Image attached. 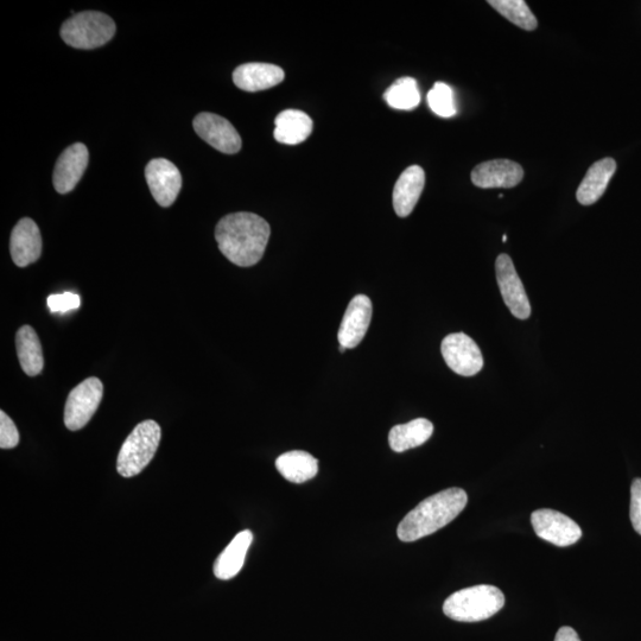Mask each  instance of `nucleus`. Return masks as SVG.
Segmentation results:
<instances>
[{"label": "nucleus", "mask_w": 641, "mask_h": 641, "mask_svg": "<svg viewBox=\"0 0 641 641\" xmlns=\"http://www.w3.org/2000/svg\"><path fill=\"white\" fill-rule=\"evenodd\" d=\"M270 234L268 221L246 212L226 215L215 228L222 255L241 268H250L263 258Z\"/></svg>", "instance_id": "nucleus-1"}, {"label": "nucleus", "mask_w": 641, "mask_h": 641, "mask_svg": "<svg viewBox=\"0 0 641 641\" xmlns=\"http://www.w3.org/2000/svg\"><path fill=\"white\" fill-rule=\"evenodd\" d=\"M467 501V493L461 488H449L431 495L406 514L398 526L399 539L402 542H416L418 539L433 535L452 523L465 510Z\"/></svg>", "instance_id": "nucleus-2"}, {"label": "nucleus", "mask_w": 641, "mask_h": 641, "mask_svg": "<svg viewBox=\"0 0 641 641\" xmlns=\"http://www.w3.org/2000/svg\"><path fill=\"white\" fill-rule=\"evenodd\" d=\"M505 605V596L497 587L481 585L459 590L444 602L443 612L460 623H478L497 614Z\"/></svg>", "instance_id": "nucleus-3"}, {"label": "nucleus", "mask_w": 641, "mask_h": 641, "mask_svg": "<svg viewBox=\"0 0 641 641\" xmlns=\"http://www.w3.org/2000/svg\"><path fill=\"white\" fill-rule=\"evenodd\" d=\"M161 427L155 421L139 423L120 449L117 471L124 478L141 474L157 452L161 442Z\"/></svg>", "instance_id": "nucleus-4"}, {"label": "nucleus", "mask_w": 641, "mask_h": 641, "mask_svg": "<svg viewBox=\"0 0 641 641\" xmlns=\"http://www.w3.org/2000/svg\"><path fill=\"white\" fill-rule=\"evenodd\" d=\"M116 34V23L103 12L86 11L63 23L61 37L76 49H95L105 46Z\"/></svg>", "instance_id": "nucleus-5"}, {"label": "nucleus", "mask_w": 641, "mask_h": 641, "mask_svg": "<svg viewBox=\"0 0 641 641\" xmlns=\"http://www.w3.org/2000/svg\"><path fill=\"white\" fill-rule=\"evenodd\" d=\"M104 386L98 378H88L69 393L65 408V424L69 430L85 428L103 399Z\"/></svg>", "instance_id": "nucleus-6"}, {"label": "nucleus", "mask_w": 641, "mask_h": 641, "mask_svg": "<svg viewBox=\"0 0 641 641\" xmlns=\"http://www.w3.org/2000/svg\"><path fill=\"white\" fill-rule=\"evenodd\" d=\"M441 352L450 370L462 377H473L484 367V357L477 342L465 333L446 336L442 341Z\"/></svg>", "instance_id": "nucleus-7"}, {"label": "nucleus", "mask_w": 641, "mask_h": 641, "mask_svg": "<svg viewBox=\"0 0 641 641\" xmlns=\"http://www.w3.org/2000/svg\"><path fill=\"white\" fill-rule=\"evenodd\" d=\"M531 523L539 538L556 547H570L582 537V530L573 519L554 510L543 509L533 512Z\"/></svg>", "instance_id": "nucleus-8"}, {"label": "nucleus", "mask_w": 641, "mask_h": 641, "mask_svg": "<svg viewBox=\"0 0 641 641\" xmlns=\"http://www.w3.org/2000/svg\"><path fill=\"white\" fill-rule=\"evenodd\" d=\"M495 272L503 300L513 316L519 320H528L531 315V304L510 256L500 255L495 262Z\"/></svg>", "instance_id": "nucleus-9"}, {"label": "nucleus", "mask_w": 641, "mask_h": 641, "mask_svg": "<svg viewBox=\"0 0 641 641\" xmlns=\"http://www.w3.org/2000/svg\"><path fill=\"white\" fill-rule=\"evenodd\" d=\"M194 130L211 147L233 155L241 149V138L234 126L218 114L203 112L194 119Z\"/></svg>", "instance_id": "nucleus-10"}, {"label": "nucleus", "mask_w": 641, "mask_h": 641, "mask_svg": "<svg viewBox=\"0 0 641 641\" xmlns=\"http://www.w3.org/2000/svg\"><path fill=\"white\" fill-rule=\"evenodd\" d=\"M150 192L158 205L170 207L182 188V176L174 163L164 158L152 160L145 168Z\"/></svg>", "instance_id": "nucleus-11"}, {"label": "nucleus", "mask_w": 641, "mask_h": 641, "mask_svg": "<svg viewBox=\"0 0 641 641\" xmlns=\"http://www.w3.org/2000/svg\"><path fill=\"white\" fill-rule=\"evenodd\" d=\"M373 307L370 298L358 295L348 304L339 328L338 339L341 347L352 349L365 338L372 320Z\"/></svg>", "instance_id": "nucleus-12"}, {"label": "nucleus", "mask_w": 641, "mask_h": 641, "mask_svg": "<svg viewBox=\"0 0 641 641\" xmlns=\"http://www.w3.org/2000/svg\"><path fill=\"white\" fill-rule=\"evenodd\" d=\"M90 161L86 145L76 143L62 152L54 170L53 182L57 193L72 192L82 179Z\"/></svg>", "instance_id": "nucleus-13"}, {"label": "nucleus", "mask_w": 641, "mask_h": 641, "mask_svg": "<svg viewBox=\"0 0 641 641\" xmlns=\"http://www.w3.org/2000/svg\"><path fill=\"white\" fill-rule=\"evenodd\" d=\"M524 179L522 165L510 160H493L477 165L472 171L474 186L482 189L514 188Z\"/></svg>", "instance_id": "nucleus-14"}, {"label": "nucleus", "mask_w": 641, "mask_h": 641, "mask_svg": "<svg viewBox=\"0 0 641 641\" xmlns=\"http://www.w3.org/2000/svg\"><path fill=\"white\" fill-rule=\"evenodd\" d=\"M10 252L19 268H25L40 259L42 237L34 220L24 218L18 222L11 234Z\"/></svg>", "instance_id": "nucleus-15"}, {"label": "nucleus", "mask_w": 641, "mask_h": 641, "mask_svg": "<svg viewBox=\"0 0 641 641\" xmlns=\"http://www.w3.org/2000/svg\"><path fill=\"white\" fill-rule=\"evenodd\" d=\"M285 78L281 67L270 63H246L233 73L234 84L245 92H259L282 84Z\"/></svg>", "instance_id": "nucleus-16"}, {"label": "nucleus", "mask_w": 641, "mask_h": 641, "mask_svg": "<svg viewBox=\"0 0 641 641\" xmlns=\"http://www.w3.org/2000/svg\"><path fill=\"white\" fill-rule=\"evenodd\" d=\"M425 186V173L420 165L403 171L393 189V208L398 217L406 218L414 211Z\"/></svg>", "instance_id": "nucleus-17"}, {"label": "nucleus", "mask_w": 641, "mask_h": 641, "mask_svg": "<svg viewBox=\"0 0 641 641\" xmlns=\"http://www.w3.org/2000/svg\"><path fill=\"white\" fill-rule=\"evenodd\" d=\"M615 171H617V162L613 158L607 157L594 163L577 189V201L582 206H590L598 202L605 194Z\"/></svg>", "instance_id": "nucleus-18"}, {"label": "nucleus", "mask_w": 641, "mask_h": 641, "mask_svg": "<svg viewBox=\"0 0 641 641\" xmlns=\"http://www.w3.org/2000/svg\"><path fill=\"white\" fill-rule=\"evenodd\" d=\"M252 542L253 535L250 530L239 532L215 562L214 575L219 580H231L236 577L244 567L246 554Z\"/></svg>", "instance_id": "nucleus-19"}, {"label": "nucleus", "mask_w": 641, "mask_h": 641, "mask_svg": "<svg viewBox=\"0 0 641 641\" xmlns=\"http://www.w3.org/2000/svg\"><path fill=\"white\" fill-rule=\"evenodd\" d=\"M274 136L277 142L297 145L312 135L313 120L307 113L298 110H285L275 120Z\"/></svg>", "instance_id": "nucleus-20"}, {"label": "nucleus", "mask_w": 641, "mask_h": 641, "mask_svg": "<svg viewBox=\"0 0 641 641\" xmlns=\"http://www.w3.org/2000/svg\"><path fill=\"white\" fill-rule=\"evenodd\" d=\"M434 433V424L425 418H417L406 424L393 427L389 434V443L393 452L403 453L417 448L427 442Z\"/></svg>", "instance_id": "nucleus-21"}, {"label": "nucleus", "mask_w": 641, "mask_h": 641, "mask_svg": "<svg viewBox=\"0 0 641 641\" xmlns=\"http://www.w3.org/2000/svg\"><path fill=\"white\" fill-rule=\"evenodd\" d=\"M276 468L284 479L294 484H303L316 477L319 472V461L312 454L294 450L279 456Z\"/></svg>", "instance_id": "nucleus-22"}, {"label": "nucleus", "mask_w": 641, "mask_h": 641, "mask_svg": "<svg viewBox=\"0 0 641 641\" xmlns=\"http://www.w3.org/2000/svg\"><path fill=\"white\" fill-rule=\"evenodd\" d=\"M16 346L19 364L29 377L38 376L43 370L44 359L42 345L35 329L23 326L16 335Z\"/></svg>", "instance_id": "nucleus-23"}, {"label": "nucleus", "mask_w": 641, "mask_h": 641, "mask_svg": "<svg viewBox=\"0 0 641 641\" xmlns=\"http://www.w3.org/2000/svg\"><path fill=\"white\" fill-rule=\"evenodd\" d=\"M384 99L392 109L410 111L421 103L420 88L412 78L398 79L387 88Z\"/></svg>", "instance_id": "nucleus-24"}, {"label": "nucleus", "mask_w": 641, "mask_h": 641, "mask_svg": "<svg viewBox=\"0 0 641 641\" xmlns=\"http://www.w3.org/2000/svg\"><path fill=\"white\" fill-rule=\"evenodd\" d=\"M488 4L520 29L533 31L538 27L537 18L524 0H490Z\"/></svg>", "instance_id": "nucleus-25"}, {"label": "nucleus", "mask_w": 641, "mask_h": 641, "mask_svg": "<svg viewBox=\"0 0 641 641\" xmlns=\"http://www.w3.org/2000/svg\"><path fill=\"white\" fill-rule=\"evenodd\" d=\"M428 104L431 111L442 118H452L455 116L456 105L454 92L444 82H436L428 93Z\"/></svg>", "instance_id": "nucleus-26"}, {"label": "nucleus", "mask_w": 641, "mask_h": 641, "mask_svg": "<svg viewBox=\"0 0 641 641\" xmlns=\"http://www.w3.org/2000/svg\"><path fill=\"white\" fill-rule=\"evenodd\" d=\"M19 443V433L14 422L0 411V447L2 449L16 448Z\"/></svg>", "instance_id": "nucleus-27"}, {"label": "nucleus", "mask_w": 641, "mask_h": 641, "mask_svg": "<svg viewBox=\"0 0 641 641\" xmlns=\"http://www.w3.org/2000/svg\"><path fill=\"white\" fill-rule=\"evenodd\" d=\"M48 307L52 313H67L80 308L81 298L73 293H63L48 297Z\"/></svg>", "instance_id": "nucleus-28"}, {"label": "nucleus", "mask_w": 641, "mask_h": 641, "mask_svg": "<svg viewBox=\"0 0 641 641\" xmlns=\"http://www.w3.org/2000/svg\"><path fill=\"white\" fill-rule=\"evenodd\" d=\"M630 517L634 530L641 535V479L634 480L631 487Z\"/></svg>", "instance_id": "nucleus-29"}, {"label": "nucleus", "mask_w": 641, "mask_h": 641, "mask_svg": "<svg viewBox=\"0 0 641 641\" xmlns=\"http://www.w3.org/2000/svg\"><path fill=\"white\" fill-rule=\"evenodd\" d=\"M555 641H581V639L573 628L562 627L557 632Z\"/></svg>", "instance_id": "nucleus-30"}, {"label": "nucleus", "mask_w": 641, "mask_h": 641, "mask_svg": "<svg viewBox=\"0 0 641 641\" xmlns=\"http://www.w3.org/2000/svg\"><path fill=\"white\" fill-rule=\"evenodd\" d=\"M503 240H504V243H506L507 237H506V236H504V237H503Z\"/></svg>", "instance_id": "nucleus-31"}]
</instances>
